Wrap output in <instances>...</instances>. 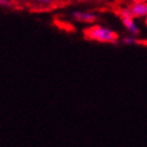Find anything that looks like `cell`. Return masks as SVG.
<instances>
[{
    "label": "cell",
    "instance_id": "4",
    "mask_svg": "<svg viewBox=\"0 0 147 147\" xmlns=\"http://www.w3.org/2000/svg\"><path fill=\"white\" fill-rule=\"evenodd\" d=\"M121 22L126 29L128 30V32L132 34V36H136L140 34V28L136 25V20L133 17H123Z\"/></svg>",
    "mask_w": 147,
    "mask_h": 147
},
{
    "label": "cell",
    "instance_id": "8",
    "mask_svg": "<svg viewBox=\"0 0 147 147\" xmlns=\"http://www.w3.org/2000/svg\"><path fill=\"white\" fill-rule=\"evenodd\" d=\"M144 19H145V25H146V27H147V16Z\"/></svg>",
    "mask_w": 147,
    "mask_h": 147
},
{
    "label": "cell",
    "instance_id": "5",
    "mask_svg": "<svg viewBox=\"0 0 147 147\" xmlns=\"http://www.w3.org/2000/svg\"><path fill=\"white\" fill-rule=\"evenodd\" d=\"M123 43L126 45H132L136 43V38H134V36H127L123 40Z\"/></svg>",
    "mask_w": 147,
    "mask_h": 147
},
{
    "label": "cell",
    "instance_id": "6",
    "mask_svg": "<svg viewBox=\"0 0 147 147\" xmlns=\"http://www.w3.org/2000/svg\"><path fill=\"white\" fill-rule=\"evenodd\" d=\"M0 4L2 7H9L11 4V1L10 0H0Z\"/></svg>",
    "mask_w": 147,
    "mask_h": 147
},
{
    "label": "cell",
    "instance_id": "2",
    "mask_svg": "<svg viewBox=\"0 0 147 147\" xmlns=\"http://www.w3.org/2000/svg\"><path fill=\"white\" fill-rule=\"evenodd\" d=\"M129 10L133 18H145L147 16V1H136L130 5Z\"/></svg>",
    "mask_w": 147,
    "mask_h": 147
},
{
    "label": "cell",
    "instance_id": "9",
    "mask_svg": "<svg viewBox=\"0 0 147 147\" xmlns=\"http://www.w3.org/2000/svg\"><path fill=\"white\" fill-rule=\"evenodd\" d=\"M136 1H141V0H133V2H136Z\"/></svg>",
    "mask_w": 147,
    "mask_h": 147
},
{
    "label": "cell",
    "instance_id": "7",
    "mask_svg": "<svg viewBox=\"0 0 147 147\" xmlns=\"http://www.w3.org/2000/svg\"><path fill=\"white\" fill-rule=\"evenodd\" d=\"M37 2H40V3H50L52 0H35Z\"/></svg>",
    "mask_w": 147,
    "mask_h": 147
},
{
    "label": "cell",
    "instance_id": "3",
    "mask_svg": "<svg viewBox=\"0 0 147 147\" xmlns=\"http://www.w3.org/2000/svg\"><path fill=\"white\" fill-rule=\"evenodd\" d=\"M73 17L75 20L79 22H84V24H92L96 20V15L92 12H81L76 11L73 13Z\"/></svg>",
    "mask_w": 147,
    "mask_h": 147
},
{
    "label": "cell",
    "instance_id": "1",
    "mask_svg": "<svg viewBox=\"0 0 147 147\" xmlns=\"http://www.w3.org/2000/svg\"><path fill=\"white\" fill-rule=\"evenodd\" d=\"M84 35L88 40L99 42V43H116L118 34L108 27L94 25L84 30Z\"/></svg>",
    "mask_w": 147,
    "mask_h": 147
}]
</instances>
